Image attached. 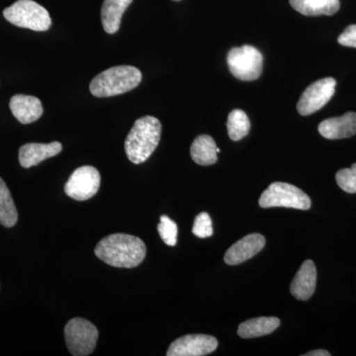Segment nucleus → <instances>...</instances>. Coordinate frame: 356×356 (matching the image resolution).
Here are the masks:
<instances>
[{
    "label": "nucleus",
    "instance_id": "nucleus-1",
    "mask_svg": "<svg viewBox=\"0 0 356 356\" xmlns=\"http://www.w3.org/2000/svg\"><path fill=\"white\" fill-rule=\"evenodd\" d=\"M95 255L105 264L119 268H134L144 261L147 248L140 238L127 234H113L97 243Z\"/></svg>",
    "mask_w": 356,
    "mask_h": 356
},
{
    "label": "nucleus",
    "instance_id": "nucleus-2",
    "mask_svg": "<svg viewBox=\"0 0 356 356\" xmlns=\"http://www.w3.org/2000/svg\"><path fill=\"white\" fill-rule=\"evenodd\" d=\"M161 134V124L156 117L145 116L138 119L125 140L129 161L135 165L145 163L159 146Z\"/></svg>",
    "mask_w": 356,
    "mask_h": 356
},
{
    "label": "nucleus",
    "instance_id": "nucleus-3",
    "mask_svg": "<svg viewBox=\"0 0 356 356\" xmlns=\"http://www.w3.org/2000/svg\"><path fill=\"white\" fill-rule=\"evenodd\" d=\"M142 81V72L132 65H118L96 76L89 86L95 97H112L137 88Z\"/></svg>",
    "mask_w": 356,
    "mask_h": 356
},
{
    "label": "nucleus",
    "instance_id": "nucleus-4",
    "mask_svg": "<svg viewBox=\"0 0 356 356\" xmlns=\"http://www.w3.org/2000/svg\"><path fill=\"white\" fill-rule=\"evenodd\" d=\"M3 15L11 24L33 31H47L51 25L50 14L47 9L33 0H18L4 9Z\"/></svg>",
    "mask_w": 356,
    "mask_h": 356
},
{
    "label": "nucleus",
    "instance_id": "nucleus-5",
    "mask_svg": "<svg viewBox=\"0 0 356 356\" xmlns=\"http://www.w3.org/2000/svg\"><path fill=\"white\" fill-rule=\"evenodd\" d=\"M261 208L285 207L292 209L308 210L311 199L298 187L285 182H274L269 185L259 198Z\"/></svg>",
    "mask_w": 356,
    "mask_h": 356
},
{
    "label": "nucleus",
    "instance_id": "nucleus-6",
    "mask_svg": "<svg viewBox=\"0 0 356 356\" xmlns=\"http://www.w3.org/2000/svg\"><path fill=\"white\" fill-rule=\"evenodd\" d=\"M227 62L229 72L240 81H252L261 76L264 57L261 51L250 44L232 48Z\"/></svg>",
    "mask_w": 356,
    "mask_h": 356
},
{
    "label": "nucleus",
    "instance_id": "nucleus-7",
    "mask_svg": "<svg viewBox=\"0 0 356 356\" xmlns=\"http://www.w3.org/2000/svg\"><path fill=\"white\" fill-rule=\"evenodd\" d=\"M98 336L99 332L95 325L84 318H72L65 327V343L72 355H91L95 350Z\"/></svg>",
    "mask_w": 356,
    "mask_h": 356
},
{
    "label": "nucleus",
    "instance_id": "nucleus-8",
    "mask_svg": "<svg viewBox=\"0 0 356 356\" xmlns=\"http://www.w3.org/2000/svg\"><path fill=\"white\" fill-rule=\"evenodd\" d=\"M102 177L95 168L90 165L76 168L65 185V192L69 197L76 201L92 198L99 191Z\"/></svg>",
    "mask_w": 356,
    "mask_h": 356
},
{
    "label": "nucleus",
    "instance_id": "nucleus-9",
    "mask_svg": "<svg viewBox=\"0 0 356 356\" xmlns=\"http://www.w3.org/2000/svg\"><path fill=\"white\" fill-rule=\"evenodd\" d=\"M337 81L332 77L318 79L305 89L300 97L297 110L302 116H308L322 109L336 91Z\"/></svg>",
    "mask_w": 356,
    "mask_h": 356
},
{
    "label": "nucleus",
    "instance_id": "nucleus-10",
    "mask_svg": "<svg viewBox=\"0 0 356 356\" xmlns=\"http://www.w3.org/2000/svg\"><path fill=\"white\" fill-rule=\"evenodd\" d=\"M218 341L207 334H187L175 339L166 355L168 356H204L217 350Z\"/></svg>",
    "mask_w": 356,
    "mask_h": 356
},
{
    "label": "nucleus",
    "instance_id": "nucleus-11",
    "mask_svg": "<svg viewBox=\"0 0 356 356\" xmlns=\"http://www.w3.org/2000/svg\"><path fill=\"white\" fill-rule=\"evenodd\" d=\"M266 245V238L261 234H250L234 243L225 254V262L229 266H238L254 257Z\"/></svg>",
    "mask_w": 356,
    "mask_h": 356
},
{
    "label": "nucleus",
    "instance_id": "nucleus-12",
    "mask_svg": "<svg viewBox=\"0 0 356 356\" xmlns=\"http://www.w3.org/2000/svg\"><path fill=\"white\" fill-rule=\"evenodd\" d=\"M318 132L329 140L353 137L356 134V113L348 112L343 116L327 119L318 125Z\"/></svg>",
    "mask_w": 356,
    "mask_h": 356
},
{
    "label": "nucleus",
    "instance_id": "nucleus-13",
    "mask_svg": "<svg viewBox=\"0 0 356 356\" xmlns=\"http://www.w3.org/2000/svg\"><path fill=\"white\" fill-rule=\"evenodd\" d=\"M316 285H317V269L314 261L308 259L300 267L298 273L292 281L290 291L295 298L306 301L313 296Z\"/></svg>",
    "mask_w": 356,
    "mask_h": 356
},
{
    "label": "nucleus",
    "instance_id": "nucleus-14",
    "mask_svg": "<svg viewBox=\"0 0 356 356\" xmlns=\"http://www.w3.org/2000/svg\"><path fill=\"white\" fill-rule=\"evenodd\" d=\"M63 151L60 143L53 142L50 144L30 143L20 147L19 163L24 168H30L41 163L44 159L53 158Z\"/></svg>",
    "mask_w": 356,
    "mask_h": 356
},
{
    "label": "nucleus",
    "instance_id": "nucleus-15",
    "mask_svg": "<svg viewBox=\"0 0 356 356\" xmlns=\"http://www.w3.org/2000/svg\"><path fill=\"white\" fill-rule=\"evenodd\" d=\"M9 107L13 116L22 124H30L38 120L44 111L41 100L31 95L13 96Z\"/></svg>",
    "mask_w": 356,
    "mask_h": 356
},
{
    "label": "nucleus",
    "instance_id": "nucleus-16",
    "mask_svg": "<svg viewBox=\"0 0 356 356\" xmlns=\"http://www.w3.org/2000/svg\"><path fill=\"white\" fill-rule=\"evenodd\" d=\"M133 0H104L102 8V26L105 32L115 34L120 29L122 16Z\"/></svg>",
    "mask_w": 356,
    "mask_h": 356
},
{
    "label": "nucleus",
    "instance_id": "nucleus-17",
    "mask_svg": "<svg viewBox=\"0 0 356 356\" xmlns=\"http://www.w3.org/2000/svg\"><path fill=\"white\" fill-rule=\"evenodd\" d=\"M297 13L305 16H331L339 10V0H290Z\"/></svg>",
    "mask_w": 356,
    "mask_h": 356
},
{
    "label": "nucleus",
    "instance_id": "nucleus-18",
    "mask_svg": "<svg viewBox=\"0 0 356 356\" xmlns=\"http://www.w3.org/2000/svg\"><path fill=\"white\" fill-rule=\"evenodd\" d=\"M280 325V320L275 317L250 318L238 325V334L243 339H252L271 334Z\"/></svg>",
    "mask_w": 356,
    "mask_h": 356
},
{
    "label": "nucleus",
    "instance_id": "nucleus-19",
    "mask_svg": "<svg viewBox=\"0 0 356 356\" xmlns=\"http://www.w3.org/2000/svg\"><path fill=\"white\" fill-rule=\"evenodd\" d=\"M217 147L216 143L210 136H198L191 145V158L199 165H214L218 161Z\"/></svg>",
    "mask_w": 356,
    "mask_h": 356
},
{
    "label": "nucleus",
    "instance_id": "nucleus-20",
    "mask_svg": "<svg viewBox=\"0 0 356 356\" xmlns=\"http://www.w3.org/2000/svg\"><path fill=\"white\" fill-rule=\"evenodd\" d=\"M18 213L10 191L6 182L0 178V224L6 228L15 226Z\"/></svg>",
    "mask_w": 356,
    "mask_h": 356
},
{
    "label": "nucleus",
    "instance_id": "nucleus-21",
    "mask_svg": "<svg viewBox=\"0 0 356 356\" xmlns=\"http://www.w3.org/2000/svg\"><path fill=\"white\" fill-rule=\"evenodd\" d=\"M227 129L229 139L241 140L250 130V122L248 115L241 109H235L229 112Z\"/></svg>",
    "mask_w": 356,
    "mask_h": 356
},
{
    "label": "nucleus",
    "instance_id": "nucleus-22",
    "mask_svg": "<svg viewBox=\"0 0 356 356\" xmlns=\"http://www.w3.org/2000/svg\"><path fill=\"white\" fill-rule=\"evenodd\" d=\"M158 231L165 245H170V247H175L177 245L178 233L177 222L163 215L161 217Z\"/></svg>",
    "mask_w": 356,
    "mask_h": 356
},
{
    "label": "nucleus",
    "instance_id": "nucleus-23",
    "mask_svg": "<svg viewBox=\"0 0 356 356\" xmlns=\"http://www.w3.org/2000/svg\"><path fill=\"white\" fill-rule=\"evenodd\" d=\"M337 184L348 193H356V163L350 168L339 170L336 175Z\"/></svg>",
    "mask_w": 356,
    "mask_h": 356
},
{
    "label": "nucleus",
    "instance_id": "nucleus-24",
    "mask_svg": "<svg viewBox=\"0 0 356 356\" xmlns=\"http://www.w3.org/2000/svg\"><path fill=\"white\" fill-rule=\"evenodd\" d=\"M192 233L200 238H209L213 235L212 220L208 213L202 212L196 216Z\"/></svg>",
    "mask_w": 356,
    "mask_h": 356
},
{
    "label": "nucleus",
    "instance_id": "nucleus-25",
    "mask_svg": "<svg viewBox=\"0 0 356 356\" xmlns=\"http://www.w3.org/2000/svg\"><path fill=\"white\" fill-rule=\"evenodd\" d=\"M337 42L341 46L351 47L356 48V24L348 26L341 35Z\"/></svg>",
    "mask_w": 356,
    "mask_h": 356
},
{
    "label": "nucleus",
    "instance_id": "nucleus-26",
    "mask_svg": "<svg viewBox=\"0 0 356 356\" xmlns=\"http://www.w3.org/2000/svg\"><path fill=\"white\" fill-rule=\"evenodd\" d=\"M331 355V353H329L327 350H313L310 351V353H305L304 356H330Z\"/></svg>",
    "mask_w": 356,
    "mask_h": 356
},
{
    "label": "nucleus",
    "instance_id": "nucleus-27",
    "mask_svg": "<svg viewBox=\"0 0 356 356\" xmlns=\"http://www.w3.org/2000/svg\"><path fill=\"white\" fill-rule=\"evenodd\" d=\"M220 152H221V151H220L219 147H217V153H218V154H219V153H220Z\"/></svg>",
    "mask_w": 356,
    "mask_h": 356
},
{
    "label": "nucleus",
    "instance_id": "nucleus-28",
    "mask_svg": "<svg viewBox=\"0 0 356 356\" xmlns=\"http://www.w3.org/2000/svg\"><path fill=\"white\" fill-rule=\"evenodd\" d=\"M173 1H180V0H173Z\"/></svg>",
    "mask_w": 356,
    "mask_h": 356
}]
</instances>
